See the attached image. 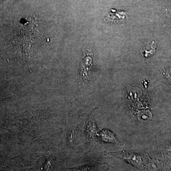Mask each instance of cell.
<instances>
[{
	"instance_id": "7a4b0ae2",
	"label": "cell",
	"mask_w": 171,
	"mask_h": 171,
	"mask_svg": "<svg viewBox=\"0 0 171 171\" xmlns=\"http://www.w3.org/2000/svg\"><path fill=\"white\" fill-rule=\"evenodd\" d=\"M156 50V44L154 42H151L148 44L144 45L141 50L142 54H143L144 57H148L152 55Z\"/></svg>"
},
{
	"instance_id": "6da1fadb",
	"label": "cell",
	"mask_w": 171,
	"mask_h": 171,
	"mask_svg": "<svg viewBox=\"0 0 171 171\" xmlns=\"http://www.w3.org/2000/svg\"><path fill=\"white\" fill-rule=\"evenodd\" d=\"M111 154L115 155L120 159L125 160V161L132 164L134 166L144 170V159L141 155L130 152H117L111 153Z\"/></svg>"
},
{
	"instance_id": "3957f363",
	"label": "cell",
	"mask_w": 171,
	"mask_h": 171,
	"mask_svg": "<svg viewBox=\"0 0 171 171\" xmlns=\"http://www.w3.org/2000/svg\"><path fill=\"white\" fill-rule=\"evenodd\" d=\"M2 1V0H0V1Z\"/></svg>"
}]
</instances>
